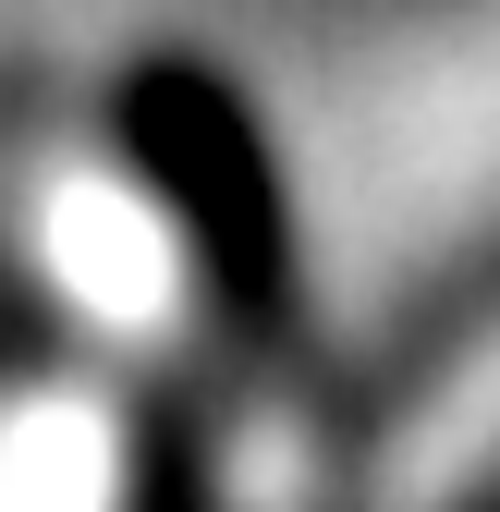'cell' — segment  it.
I'll list each match as a JSON object with an SVG mask.
<instances>
[{"label": "cell", "mask_w": 500, "mask_h": 512, "mask_svg": "<svg viewBox=\"0 0 500 512\" xmlns=\"http://www.w3.org/2000/svg\"><path fill=\"white\" fill-rule=\"evenodd\" d=\"M49 244L61 281L122 330H257L281 305V183L232 86L196 61H135L98 110L86 171L49 208Z\"/></svg>", "instance_id": "cell-1"}, {"label": "cell", "mask_w": 500, "mask_h": 512, "mask_svg": "<svg viewBox=\"0 0 500 512\" xmlns=\"http://www.w3.org/2000/svg\"><path fill=\"white\" fill-rule=\"evenodd\" d=\"M0 512H147V464H135V439L110 415L49 403L0 452Z\"/></svg>", "instance_id": "cell-2"}]
</instances>
